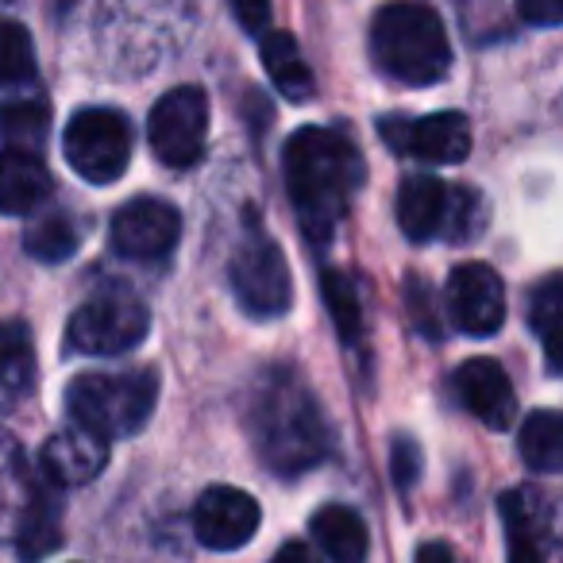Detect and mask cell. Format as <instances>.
I'll list each match as a JSON object with an SVG mask.
<instances>
[{
  "mask_svg": "<svg viewBox=\"0 0 563 563\" xmlns=\"http://www.w3.org/2000/svg\"><path fill=\"white\" fill-rule=\"evenodd\" d=\"M243 421L258 460L282 478L306 475L332 455L329 417L294 367H266L251 378Z\"/></svg>",
  "mask_w": 563,
  "mask_h": 563,
  "instance_id": "obj_1",
  "label": "cell"
},
{
  "mask_svg": "<svg viewBox=\"0 0 563 563\" xmlns=\"http://www.w3.org/2000/svg\"><path fill=\"white\" fill-rule=\"evenodd\" d=\"M363 181V158L347 135L332 128H301L286 143V189L301 232L329 243Z\"/></svg>",
  "mask_w": 563,
  "mask_h": 563,
  "instance_id": "obj_2",
  "label": "cell"
},
{
  "mask_svg": "<svg viewBox=\"0 0 563 563\" xmlns=\"http://www.w3.org/2000/svg\"><path fill=\"white\" fill-rule=\"evenodd\" d=\"M371 55L378 70L406 86H432L452 70V43L444 24L421 0H390L375 12Z\"/></svg>",
  "mask_w": 563,
  "mask_h": 563,
  "instance_id": "obj_3",
  "label": "cell"
},
{
  "mask_svg": "<svg viewBox=\"0 0 563 563\" xmlns=\"http://www.w3.org/2000/svg\"><path fill=\"white\" fill-rule=\"evenodd\" d=\"M158 401L155 371H120V375H78L66 386V409L74 424L101 440L132 437L147 424Z\"/></svg>",
  "mask_w": 563,
  "mask_h": 563,
  "instance_id": "obj_4",
  "label": "cell"
},
{
  "mask_svg": "<svg viewBox=\"0 0 563 563\" xmlns=\"http://www.w3.org/2000/svg\"><path fill=\"white\" fill-rule=\"evenodd\" d=\"M228 282H232V294L240 301V309L247 317H255V321H274L294 301V282H290L286 255L255 224L247 228L232 263H228Z\"/></svg>",
  "mask_w": 563,
  "mask_h": 563,
  "instance_id": "obj_5",
  "label": "cell"
},
{
  "mask_svg": "<svg viewBox=\"0 0 563 563\" xmlns=\"http://www.w3.org/2000/svg\"><path fill=\"white\" fill-rule=\"evenodd\" d=\"M66 163L89 186H109L132 163V124L117 109H81L63 135Z\"/></svg>",
  "mask_w": 563,
  "mask_h": 563,
  "instance_id": "obj_6",
  "label": "cell"
},
{
  "mask_svg": "<svg viewBox=\"0 0 563 563\" xmlns=\"http://www.w3.org/2000/svg\"><path fill=\"white\" fill-rule=\"evenodd\" d=\"M151 329L147 306L128 290L93 294L66 324V344L78 355H124L143 344Z\"/></svg>",
  "mask_w": 563,
  "mask_h": 563,
  "instance_id": "obj_7",
  "label": "cell"
},
{
  "mask_svg": "<svg viewBox=\"0 0 563 563\" xmlns=\"http://www.w3.org/2000/svg\"><path fill=\"white\" fill-rule=\"evenodd\" d=\"M151 151L163 166L186 170L201 163L205 140H209V97L197 86H178L151 109L147 120Z\"/></svg>",
  "mask_w": 563,
  "mask_h": 563,
  "instance_id": "obj_8",
  "label": "cell"
},
{
  "mask_svg": "<svg viewBox=\"0 0 563 563\" xmlns=\"http://www.w3.org/2000/svg\"><path fill=\"white\" fill-rule=\"evenodd\" d=\"M378 135L390 151L421 163H463L471 151V124L460 112H432V117H386L378 124Z\"/></svg>",
  "mask_w": 563,
  "mask_h": 563,
  "instance_id": "obj_9",
  "label": "cell"
},
{
  "mask_svg": "<svg viewBox=\"0 0 563 563\" xmlns=\"http://www.w3.org/2000/svg\"><path fill=\"white\" fill-rule=\"evenodd\" d=\"M112 247L124 258L135 263H158L178 247L181 235V217L170 201H158V197H135V201L120 205L117 217H112Z\"/></svg>",
  "mask_w": 563,
  "mask_h": 563,
  "instance_id": "obj_10",
  "label": "cell"
},
{
  "mask_svg": "<svg viewBox=\"0 0 563 563\" xmlns=\"http://www.w3.org/2000/svg\"><path fill=\"white\" fill-rule=\"evenodd\" d=\"M448 321L467 336H494L506 321V290L486 263H463L448 278Z\"/></svg>",
  "mask_w": 563,
  "mask_h": 563,
  "instance_id": "obj_11",
  "label": "cell"
},
{
  "mask_svg": "<svg viewBox=\"0 0 563 563\" xmlns=\"http://www.w3.org/2000/svg\"><path fill=\"white\" fill-rule=\"evenodd\" d=\"M258 501L235 486H209L194 506V532L212 552H232L243 548L258 532Z\"/></svg>",
  "mask_w": 563,
  "mask_h": 563,
  "instance_id": "obj_12",
  "label": "cell"
},
{
  "mask_svg": "<svg viewBox=\"0 0 563 563\" xmlns=\"http://www.w3.org/2000/svg\"><path fill=\"white\" fill-rule=\"evenodd\" d=\"M452 394L471 417L486 424V429L501 432L514 424L517 398L509 375L494 360H467L452 375Z\"/></svg>",
  "mask_w": 563,
  "mask_h": 563,
  "instance_id": "obj_13",
  "label": "cell"
},
{
  "mask_svg": "<svg viewBox=\"0 0 563 563\" xmlns=\"http://www.w3.org/2000/svg\"><path fill=\"white\" fill-rule=\"evenodd\" d=\"M40 463L51 486H86L109 463V440L93 437L86 429H66L43 444Z\"/></svg>",
  "mask_w": 563,
  "mask_h": 563,
  "instance_id": "obj_14",
  "label": "cell"
},
{
  "mask_svg": "<svg viewBox=\"0 0 563 563\" xmlns=\"http://www.w3.org/2000/svg\"><path fill=\"white\" fill-rule=\"evenodd\" d=\"M501 525H506L509 563H544L548 555V509L529 486L501 494Z\"/></svg>",
  "mask_w": 563,
  "mask_h": 563,
  "instance_id": "obj_15",
  "label": "cell"
},
{
  "mask_svg": "<svg viewBox=\"0 0 563 563\" xmlns=\"http://www.w3.org/2000/svg\"><path fill=\"white\" fill-rule=\"evenodd\" d=\"M448 186L432 174H413L398 189V224L413 243H429L444 232Z\"/></svg>",
  "mask_w": 563,
  "mask_h": 563,
  "instance_id": "obj_16",
  "label": "cell"
},
{
  "mask_svg": "<svg viewBox=\"0 0 563 563\" xmlns=\"http://www.w3.org/2000/svg\"><path fill=\"white\" fill-rule=\"evenodd\" d=\"M51 197V170L40 155L27 151H4L0 155V212L4 217H27Z\"/></svg>",
  "mask_w": 563,
  "mask_h": 563,
  "instance_id": "obj_17",
  "label": "cell"
},
{
  "mask_svg": "<svg viewBox=\"0 0 563 563\" xmlns=\"http://www.w3.org/2000/svg\"><path fill=\"white\" fill-rule=\"evenodd\" d=\"M309 532L332 563H363L367 560V525L347 506H321L309 521Z\"/></svg>",
  "mask_w": 563,
  "mask_h": 563,
  "instance_id": "obj_18",
  "label": "cell"
},
{
  "mask_svg": "<svg viewBox=\"0 0 563 563\" xmlns=\"http://www.w3.org/2000/svg\"><path fill=\"white\" fill-rule=\"evenodd\" d=\"M35 490H40V483L27 475L20 448L0 432V540H16V529L32 506Z\"/></svg>",
  "mask_w": 563,
  "mask_h": 563,
  "instance_id": "obj_19",
  "label": "cell"
},
{
  "mask_svg": "<svg viewBox=\"0 0 563 563\" xmlns=\"http://www.w3.org/2000/svg\"><path fill=\"white\" fill-rule=\"evenodd\" d=\"M263 66H266V78L274 81V89H278L282 97H290V101H309V97H313V70H309V63L301 58V47L294 35L266 32Z\"/></svg>",
  "mask_w": 563,
  "mask_h": 563,
  "instance_id": "obj_20",
  "label": "cell"
},
{
  "mask_svg": "<svg viewBox=\"0 0 563 563\" xmlns=\"http://www.w3.org/2000/svg\"><path fill=\"white\" fill-rule=\"evenodd\" d=\"M35 378L32 332L16 321H0V409H12Z\"/></svg>",
  "mask_w": 563,
  "mask_h": 563,
  "instance_id": "obj_21",
  "label": "cell"
},
{
  "mask_svg": "<svg viewBox=\"0 0 563 563\" xmlns=\"http://www.w3.org/2000/svg\"><path fill=\"white\" fill-rule=\"evenodd\" d=\"M58 544H63V509H58L55 486L40 483L32 506H27L24 521H20V529H16L20 560L35 563V560H43V555L55 552Z\"/></svg>",
  "mask_w": 563,
  "mask_h": 563,
  "instance_id": "obj_22",
  "label": "cell"
},
{
  "mask_svg": "<svg viewBox=\"0 0 563 563\" xmlns=\"http://www.w3.org/2000/svg\"><path fill=\"white\" fill-rule=\"evenodd\" d=\"M529 324L540 336L544 360L552 371H563V271L548 274L529 298Z\"/></svg>",
  "mask_w": 563,
  "mask_h": 563,
  "instance_id": "obj_23",
  "label": "cell"
},
{
  "mask_svg": "<svg viewBox=\"0 0 563 563\" xmlns=\"http://www.w3.org/2000/svg\"><path fill=\"white\" fill-rule=\"evenodd\" d=\"M517 448H521L525 467L537 471V475H555V471H563V413H552V409L532 413L529 421L521 424Z\"/></svg>",
  "mask_w": 563,
  "mask_h": 563,
  "instance_id": "obj_24",
  "label": "cell"
},
{
  "mask_svg": "<svg viewBox=\"0 0 563 563\" xmlns=\"http://www.w3.org/2000/svg\"><path fill=\"white\" fill-rule=\"evenodd\" d=\"M321 298H324V306H329V317H332V324H336L340 340H344V344H360L363 340V306H360V290H355L352 274L324 271Z\"/></svg>",
  "mask_w": 563,
  "mask_h": 563,
  "instance_id": "obj_25",
  "label": "cell"
},
{
  "mask_svg": "<svg viewBox=\"0 0 563 563\" xmlns=\"http://www.w3.org/2000/svg\"><path fill=\"white\" fill-rule=\"evenodd\" d=\"M78 224L66 212H47V217L32 220V228L24 235L27 255L40 258V263H63V258H70L78 251Z\"/></svg>",
  "mask_w": 563,
  "mask_h": 563,
  "instance_id": "obj_26",
  "label": "cell"
},
{
  "mask_svg": "<svg viewBox=\"0 0 563 563\" xmlns=\"http://www.w3.org/2000/svg\"><path fill=\"white\" fill-rule=\"evenodd\" d=\"M47 124H51V117L43 101H16L0 109V132H4L9 151H27V155H35V151L43 147V140H47Z\"/></svg>",
  "mask_w": 563,
  "mask_h": 563,
  "instance_id": "obj_27",
  "label": "cell"
},
{
  "mask_svg": "<svg viewBox=\"0 0 563 563\" xmlns=\"http://www.w3.org/2000/svg\"><path fill=\"white\" fill-rule=\"evenodd\" d=\"M35 78V43L16 20H0V86H24Z\"/></svg>",
  "mask_w": 563,
  "mask_h": 563,
  "instance_id": "obj_28",
  "label": "cell"
},
{
  "mask_svg": "<svg viewBox=\"0 0 563 563\" xmlns=\"http://www.w3.org/2000/svg\"><path fill=\"white\" fill-rule=\"evenodd\" d=\"M486 224V201L475 189H448V217H444V232L448 240L463 243L471 235H478Z\"/></svg>",
  "mask_w": 563,
  "mask_h": 563,
  "instance_id": "obj_29",
  "label": "cell"
},
{
  "mask_svg": "<svg viewBox=\"0 0 563 563\" xmlns=\"http://www.w3.org/2000/svg\"><path fill=\"white\" fill-rule=\"evenodd\" d=\"M394 478H398V486L406 490V486L417 483V475H421V448H417V440L409 437H394Z\"/></svg>",
  "mask_w": 563,
  "mask_h": 563,
  "instance_id": "obj_30",
  "label": "cell"
},
{
  "mask_svg": "<svg viewBox=\"0 0 563 563\" xmlns=\"http://www.w3.org/2000/svg\"><path fill=\"white\" fill-rule=\"evenodd\" d=\"M232 12L247 35L271 32V0H232Z\"/></svg>",
  "mask_w": 563,
  "mask_h": 563,
  "instance_id": "obj_31",
  "label": "cell"
},
{
  "mask_svg": "<svg viewBox=\"0 0 563 563\" xmlns=\"http://www.w3.org/2000/svg\"><path fill=\"white\" fill-rule=\"evenodd\" d=\"M517 12H521L525 24L537 27L563 24V0H517Z\"/></svg>",
  "mask_w": 563,
  "mask_h": 563,
  "instance_id": "obj_32",
  "label": "cell"
},
{
  "mask_svg": "<svg viewBox=\"0 0 563 563\" xmlns=\"http://www.w3.org/2000/svg\"><path fill=\"white\" fill-rule=\"evenodd\" d=\"M271 563H321V560H317V552L309 544H298V540H294V544L278 548V555H274Z\"/></svg>",
  "mask_w": 563,
  "mask_h": 563,
  "instance_id": "obj_33",
  "label": "cell"
},
{
  "mask_svg": "<svg viewBox=\"0 0 563 563\" xmlns=\"http://www.w3.org/2000/svg\"><path fill=\"white\" fill-rule=\"evenodd\" d=\"M417 563H455L452 548L440 544V540H429V544L417 548Z\"/></svg>",
  "mask_w": 563,
  "mask_h": 563,
  "instance_id": "obj_34",
  "label": "cell"
},
{
  "mask_svg": "<svg viewBox=\"0 0 563 563\" xmlns=\"http://www.w3.org/2000/svg\"><path fill=\"white\" fill-rule=\"evenodd\" d=\"M560 540H563V517H560Z\"/></svg>",
  "mask_w": 563,
  "mask_h": 563,
  "instance_id": "obj_35",
  "label": "cell"
}]
</instances>
